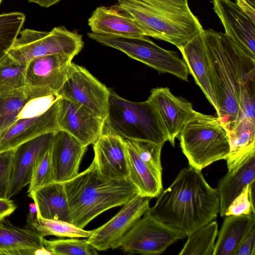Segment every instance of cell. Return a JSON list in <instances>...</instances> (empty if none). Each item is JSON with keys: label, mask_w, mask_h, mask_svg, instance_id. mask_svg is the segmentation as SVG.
<instances>
[{"label": "cell", "mask_w": 255, "mask_h": 255, "mask_svg": "<svg viewBox=\"0 0 255 255\" xmlns=\"http://www.w3.org/2000/svg\"><path fill=\"white\" fill-rule=\"evenodd\" d=\"M201 36L219 108L217 117L228 132L241 120L240 94L245 85L255 81V58L244 52L225 33L204 29Z\"/></svg>", "instance_id": "6da1fadb"}, {"label": "cell", "mask_w": 255, "mask_h": 255, "mask_svg": "<svg viewBox=\"0 0 255 255\" xmlns=\"http://www.w3.org/2000/svg\"><path fill=\"white\" fill-rule=\"evenodd\" d=\"M158 197L148 212L187 236L211 222L220 212L217 189L208 184L200 170L191 166L181 169Z\"/></svg>", "instance_id": "7a4b0ae2"}, {"label": "cell", "mask_w": 255, "mask_h": 255, "mask_svg": "<svg viewBox=\"0 0 255 255\" xmlns=\"http://www.w3.org/2000/svg\"><path fill=\"white\" fill-rule=\"evenodd\" d=\"M63 184L72 224L81 229L101 213L124 205L138 194L129 179L102 175L93 160L87 169Z\"/></svg>", "instance_id": "3957f363"}, {"label": "cell", "mask_w": 255, "mask_h": 255, "mask_svg": "<svg viewBox=\"0 0 255 255\" xmlns=\"http://www.w3.org/2000/svg\"><path fill=\"white\" fill-rule=\"evenodd\" d=\"M146 36L178 48L204 30L188 0H118Z\"/></svg>", "instance_id": "277c9868"}, {"label": "cell", "mask_w": 255, "mask_h": 255, "mask_svg": "<svg viewBox=\"0 0 255 255\" xmlns=\"http://www.w3.org/2000/svg\"><path fill=\"white\" fill-rule=\"evenodd\" d=\"M103 132L124 139L144 140L164 144L167 132L151 102L127 100L110 90Z\"/></svg>", "instance_id": "5b68a950"}, {"label": "cell", "mask_w": 255, "mask_h": 255, "mask_svg": "<svg viewBox=\"0 0 255 255\" xmlns=\"http://www.w3.org/2000/svg\"><path fill=\"white\" fill-rule=\"evenodd\" d=\"M190 166L201 171L217 161L226 160L230 152L226 130L218 117L197 111L178 136Z\"/></svg>", "instance_id": "8992f818"}, {"label": "cell", "mask_w": 255, "mask_h": 255, "mask_svg": "<svg viewBox=\"0 0 255 255\" xmlns=\"http://www.w3.org/2000/svg\"><path fill=\"white\" fill-rule=\"evenodd\" d=\"M89 37L108 47L119 50L129 57L161 73L171 74L188 81V67L176 52L161 48L145 37H131L87 33Z\"/></svg>", "instance_id": "52a82bcc"}, {"label": "cell", "mask_w": 255, "mask_h": 255, "mask_svg": "<svg viewBox=\"0 0 255 255\" xmlns=\"http://www.w3.org/2000/svg\"><path fill=\"white\" fill-rule=\"evenodd\" d=\"M8 54L19 62L27 64L33 59L54 54L75 56L82 49V35L64 26L49 32L24 29L20 31Z\"/></svg>", "instance_id": "ba28073f"}, {"label": "cell", "mask_w": 255, "mask_h": 255, "mask_svg": "<svg viewBox=\"0 0 255 255\" xmlns=\"http://www.w3.org/2000/svg\"><path fill=\"white\" fill-rule=\"evenodd\" d=\"M142 216L119 243L118 248L125 253L159 255L177 241L187 237L184 232L156 219L148 210Z\"/></svg>", "instance_id": "9c48e42d"}, {"label": "cell", "mask_w": 255, "mask_h": 255, "mask_svg": "<svg viewBox=\"0 0 255 255\" xmlns=\"http://www.w3.org/2000/svg\"><path fill=\"white\" fill-rule=\"evenodd\" d=\"M57 93L61 98L85 107L105 120L110 90L85 68L71 63Z\"/></svg>", "instance_id": "30bf717a"}, {"label": "cell", "mask_w": 255, "mask_h": 255, "mask_svg": "<svg viewBox=\"0 0 255 255\" xmlns=\"http://www.w3.org/2000/svg\"><path fill=\"white\" fill-rule=\"evenodd\" d=\"M149 208V198L137 195L109 221L92 230L88 243L98 251L118 248L123 238Z\"/></svg>", "instance_id": "8fae6325"}, {"label": "cell", "mask_w": 255, "mask_h": 255, "mask_svg": "<svg viewBox=\"0 0 255 255\" xmlns=\"http://www.w3.org/2000/svg\"><path fill=\"white\" fill-rule=\"evenodd\" d=\"M58 125L83 145L94 144L103 131L105 120L85 107L70 100H59Z\"/></svg>", "instance_id": "7c38bea8"}, {"label": "cell", "mask_w": 255, "mask_h": 255, "mask_svg": "<svg viewBox=\"0 0 255 255\" xmlns=\"http://www.w3.org/2000/svg\"><path fill=\"white\" fill-rule=\"evenodd\" d=\"M60 99L44 112L30 117L19 118L1 132L0 153L14 149L39 135L59 129L57 117Z\"/></svg>", "instance_id": "4fadbf2b"}, {"label": "cell", "mask_w": 255, "mask_h": 255, "mask_svg": "<svg viewBox=\"0 0 255 255\" xmlns=\"http://www.w3.org/2000/svg\"><path fill=\"white\" fill-rule=\"evenodd\" d=\"M212 3L225 33L244 52L255 58V22L236 2L212 0Z\"/></svg>", "instance_id": "5bb4252c"}, {"label": "cell", "mask_w": 255, "mask_h": 255, "mask_svg": "<svg viewBox=\"0 0 255 255\" xmlns=\"http://www.w3.org/2000/svg\"><path fill=\"white\" fill-rule=\"evenodd\" d=\"M154 106L174 146L175 138L195 112L189 101L174 96L167 87L153 89L147 99Z\"/></svg>", "instance_id": "9a60e30c"}, {"label": "cell", "mask_w": 255, "mask_h": 255, "mask_svg": "<svg viewBox=\"0 0 255 255\" xmlns=\"http://www.w3.org/2000/svg\"><path fill=\"white\" fill-rule=\"evenodd\" d=\"M54 133L55 131H51L41 134L15 148L8 199L18 193L29 184L34 165L51 148Z\"/></svg>", "instance_id": "2e32d148"}, {"label": "cell", "mask_w": 255, "mask_h": 255, "mask_svg": "<svg viewBox=\"0 0 255 255\" xmlns=\"http://www.w3.org/2000/svg\"><path fill=\"white\" fill-rule=\"evenodd\" d=\"M87 146L66 131H55L51 147L54 181L64 183L77 176Z\"/></svg>", "instance_id": "e0dca14e"}, {"label": "cell", "mask_w": 255, "mask_h": 255, "mask_svg": "<svg viewBox=\"0 0 255 255\" xmlns=\"http://www.w3.org/2000/svg\"><path fill=\"white\" fill-rule=\"evenodd\" d=\"M74 57L71 55L58 53L32 59L26 65V84L57 93L64 82Z\"/></svg>", "instance_id": "ac0fdd59"}, {"label": "cell", "mask_w": 255, "mask_h": 255, "mask_svg": "<svg viewBox=\"0 0 255 255\" xmlns=\"http://www.w3.org/2000/svg\"><path fill=\"white\" fill-rule=\"evenodd\" d=\"M93 145V160L102 175L113 179H128L126 149L123 138L103 132Z\"/></svg>", "instance_id": "d6986e66"}, {"label": "cell", "mask_w": 255, "mask_h": 255, "mask_svg": "<svg viewBox=\"0 0 255 255\" xmlns=\"http://www.w3.org/2000/svg\"><path fill=\"white\" fill-rule=\"evenodd\" d=\"M92 32L122 37H146L133 18L118 3L97 7L88 20Z\"/></svg>", "instance_id": "ffe728a7"}, {"label": "cell", "mask_w": 255, "mask_h": 255, "mask_svg": "<svg viewBox=\"0 0 255 255\" xmlns=\"http://www.w3.org/2000/svg\"><path fill=\"white\" fill-rule=\"evenodd\" d=\"M201 33L195 36L178 49L188 67L189 74L192 75L196 84L214 108L217 115L219 108L211 84L209 63Z\"/></svg>", "instance_id": "44dd1931"}, {"label": "cell", "mask_w": 255, "mask_h": 255, "mask_svg": "<svg viewBox=\"0 0 255 255\" xmlns=\"http://www.w3.org/2000/svg\"><path fill=\"white\" fill-rule=\"evenodd\" d=\"M36 204L38 217L72 224L63 183L54 182L28 193Z\"/></svg>", "instance_id": "7402d4cb"}, {"label": "cell", "mask_w": 255, "mask_h": 255, "mask_svg": "<svg viewBox=\"0 0 255 255\" xmlns=\"http://www.w3.org/2000/svg\"><path fill=\"white\" fill-rule=\"evenodd\" d=\"M43 238L36 231L16 227L7 220L0 221V255H35L44 248Z\"/></svg>", "instance_id": "603a6c76"}, {"label": "cell", "mask_w": 255, "mask_h": 255, "mask_svg": "<svg viewBox=\"0 0 255 255\" xmlns=\"http://www.w3.org/2000/svg\"><path fill=\"white\" fill-rule=\"evenodd\" d=\"M57 93L28 85L0 93V133L16 121L24 109L39 98Z\"/></svg>", "instance_id": "cb8c5ba5"}, {"label": "cell", "mask_w": 255, "mask_h": 255, "mask_svg": "<svg viewBox=\"0 0 255 255\" xmlns=\"http://www.w3.org/2000/svg\"><path fill=\"white\" fill-rule=\"evenodd\" d=\"M255 153L251 155L237 169L228 171L219 181L217 189L220 200V215L225 212L234 199L255 178Z\"/></svg>", "instance_id": "d4e9b609"}, {"label": "cell", "mask_w": 255, "mask_h": 255, "mask_svg": "<svg viewBox=\"0 0 255 255\" xmlns=\"http://www.w3.org/2000/svg\"><path fill=\"white\" fill-rule=\"evenodd\" d=\"M227 133L230 152L226 160L228 171H230L255 153V120L244 117Z\"/></svg>", "instance_id": "484cf974"}, {"label": "cell", "mask_w": 255, "mask_h": 255, "mask_svg": "<svg viewBox=\"0 0 255 255\" xmlns=\"http://www.w3.org/2000/svg\"><path fill=\"white\" fill-rule=\"evenodd\" d=\"M124 141L126 149L128 179L141 196L158 197L163 190L161 176L144 162L125 139Z\"/></svg>", "instance_id": "4316f807"}, {"label": "cell", "mask_w": 255, "mask_h": 255, "mask_svg": "<svg viewBox=\"0 0 255 255\" xmlns=\"http://www.w3.org/2000/svg\"><path fill=\"white\" fill-rule=\"evenodd\" d=\"M255 225V214L226 216L215 244L213 255H235L241 242Z\"/></svg>", "instance_id": "83f0119b"}, {"label": "cell", "mask_w": 255, "mask_h": 255, "mask_svg": "<svg viewBox=\"0 0 255 255\" xmlns=\"http://www.w3.org/2000/svg\"><path fill=\"white\" fill-rule=\"evenodd\" d=\"M218 233L216 221H211L189 234L179 255H213Z\"/></svg>", "instance_id": "f1b7e54d"}, {"label": "cell", "mask_w": 255, "mask_h": 255, "mask_svg": "<svg viewBox=\"0 0 255 255\" xmlns=\"http://www.w3.org/2000/svg\"><path fill=\"white\" fill-rule=\"evenodd\" d=\"M41 237L54 236L58 237L88 238L93 231H86L65 221L49 220L38 217L29 227Z\"/></svg>", "instance_id": "f546056e"}, {"label": "cell", "mask_w": 255, "mask_h": 255, "mask_svg": "<svg viewBox=\"0 0 255 255\" xmlns=\"http://www.w3.org/2000/svg\"><path fill=\"white\" fill-rule=\"evenodd\" d=\"M26 64L19 62L8 53L0 61V93L23 87L25 79Z\"/></svg>", "instance_id": "4dcf8cb0"}, {"label": "cell", "mask_w": 255, "mask_h": 255, "mask_svg": "<svg viewBox=\"0 0 255 255\" xmlns=\"http://www.w3.org/2000/svg\"><path fill=\"white\" fill-rule=\"evenodd\" d=\"M25 20L24 14L20 12L0 14V61L13 45Z\"/></svg>", "instance_id": "1f68e13d"}, {"label": "cell", "mask_w": 255, "mask_h": 255, "mask_svg": "<svg viewBox=\"0 0 255 255\" xmlns=\"http://www.w3.org/2000/svg\"><path fill=\"white\" fill-rule=\"evenodd\" d=\"M44 247L54 255H96L97 250L87 239L71 238L68 239L47 240L43 238Z\"/></svg>", "instance_id": "d6a6232c"}, {"label": "cell", "mask_w": 255, "mask_h": 255, "mask_svg": "<svg viewBox=\"0 0 255 255\" xmlns=\"http://www.w3.org/2000/svg\"><path fill=\"white\" fill-rule=\"evenodd\" d=\"M125 139L144 162L156 173L162 176L160 156L164 144L144 140Z\"/></svg>", "instance_id": "836d02e7"}, {"label": "cell", "mask_w": 255, "mask_h": 255, "mask_svg": "<svg viewBox=\"0 0 255 255\" xmlns=\"http://www.w3.org/2000/svg\"><path fill=\"white\" fill-rule=\"evenodd\" d=\"M54 182L55 181L50 148L38 159L34 165L27 192L35 190Z\"/></svg>", "instance_id": "e575fe53"}, {"label": "cell", "mask_w": 255, "mask_h": 255, "mask_svg": "<svg viewBox=\"0 0 255 255\" xmlns=\"http://www.w3.org/2000/svg\"><path fill=\"white\" fill-rule=\"evenodd\" d=\"M15 149L0 153V198H7Z\"/></svg>", "instance_id": "d590c367"}, {"label": "cell", "mask_w": 255, "mask_h": 255, "mask_svg": "<svg viewBox=\"0 0 255 255\" xmlns=\"http://www.w3.org/2000/svg\"><path fill=\"white\" fill-rule=\"evenodd\" d=\"M249 184L237 196L227 208L225 216H240L241 215L255 214L249 198Z\"/></svg>", "instance_id": "8d00e7d4"}, {"label": "cell", "mask_w": 255, "mask_h": 255, "mask_svg": "<svg viewBox=\"0 0 255 255\" xmlns=\"http://www.w3.org/2000/svg\"><path fill=\"white\" fill-rule=\"evenodd\" d=\"M255 226L250 230L240 244L235 255H255Z\"/></svg>", "instance_id": "74e56055"}, {"label": "cell", "mask_w": 255, "mask_h": 255, "mask_svg": "<svg viewBox=\"0 0 255 255\" xmlns=\"http://www.w3.org/2000/svg\"><path fill=\"white\" fill-rule=\"evenodd\" d=\"M16 208L15 203L10 199L0 198V221L9 216Z\"/></svg>", "instance_id": "f35d334b"}, {"label": "cell", "mask_w": 255, "mask_h": 255, "mask_svg": "<svg viewBox=\"0 0 255 255\" xmlns=\"http://www.w3.org/2000/svg\"><path fill=\"white\" fill-rule=\"evenodd\" d=\"M236 3L255 22V0H236Z\"/></svg>", "instance_id": "ab89813d"}, {"label": "cell", "mask_w": 255, "mask_h": 255, "mask_svg": "<svg viewBox=\"0 0 255 255\" xmlns=\"http://www.w3.org/2000/svg\"><path fill=\"white\" fill-rule=\"evenodd\" d=\"M29 213L27 218V225L29 227L38 218L37 208L36 204L31 203L29 204Z\"/></svg>", "instance_id": "60d3db41"}, {"label": "cell", "mask_w": 255, "mask_h": 255, "mask_svg": "<svg viewBox=\"0 0 255 255\" xmlns=\"http://www.w3.org/2000/svg\"><path fill=\"white\" fill-rule=\"evenodd\" d=\"M61 0H28V2L35 3L41 7L48 8L56 4Z\"/></svg>", "instance_id": "b9f144b4"}, {"label": "cell", "mask_w": 255, "mask_h": 255, "mask_svg": "<svg viewBox=\"0 0 255 255\" xmlns=\"http://www.w3.org/2000/svg\"><path fill=\"white\" fill-rule=\"evenodd\" d=\"M255 179L249 183V198L253 209L255 211Z\"/></svg>", "instance_id": "7bdbcfd3"}, {"label": "cell", "mask_w": 255, "mask_h": 255, "mask_svg": "<svg viewBox=\"0 0 255 255\" xmlns=\"http://www.w3.org/2000/svg\"><path fill=\"white\" fill-rule=\"evenodd\" d=\"M52 255L51 253L44 247L36 250L35 255Z\"/></svg>", "instance_id": "ee69618b"}, {"label": "cell", "mask_w": 255, "mask_h": 255, "mask_svg": "<svg viewBox=\"0 0 255 255\" xmlns=\"http://www.w3.org/2000/svg\"><path fill=\"white\" fill-rule=\"evenodd\" d=\"M1 0H0V3H1Z\"/></svg>", "instance_id": "f6af8a7d"}]
</instances>
